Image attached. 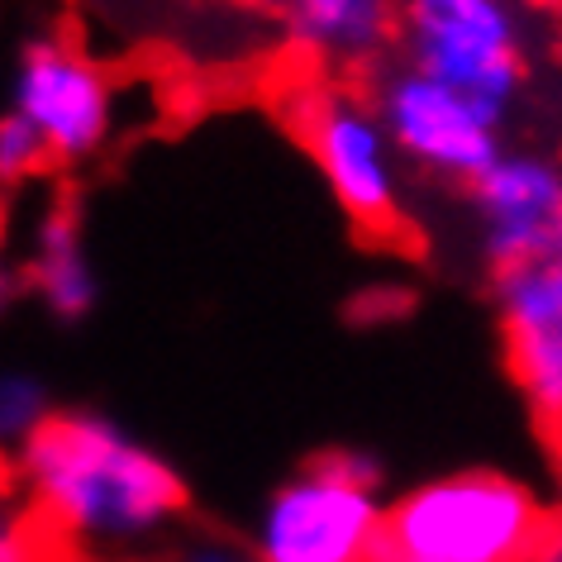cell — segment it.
<instances>
[{
	"label": "cell",
	"instance_id": "cell-6",
	"mask_svg": "<svg viewBox=\"0 0 562 562\" xmlns=\"http://www.w3.org/2000/svg\"><path fill=\"white\" fill-rule=\"evenodd\" d=\"M396 48L411 67L501 120L529 77V24L519 0H396Z\"/></svg>",
	"mask_w": 562,
	"mask_h": 562
},
{
	"label": "cell",
	"instance_id": "cell-14",
	"mask_svg": "<svg viewBox=\"0 0 562 562\" xmlns=\"http://www.w3.org/2000/svg\"><path fill=\"white\" fill-rule=\"evenodd\" d=\"M0 562H44V553H38V519L24 510L5 519V529H0Z\"/></svg>",
	"mask_w": 562,
	"mask_h": 562
},
{
	"label": "cell",
	"instance_id": "cell-1",
	"mask_svg": "<svg viewBox=\"0 0 562 562\" xmlns=\"http://www.w3.org/2000/svg\"><path fill=\"white\" fill-rule=\"evenodd\" d=\"M24 505L87 553H144L187 519V482L134 429L87 405L58 411L10 453Z\"/></svg>",
	"mask_w": 562,
	"mask_h": 562
},
{
	"label": "cell",
	"instance_id": "cell-17",
	"mask_svg": "<svg viewBox=\"0 0 562 562\" xmlns=\"http://www.w3.org/2000/svg\"><path fill=\"white\" fill-rule=\"evenodd\" d=\"M525 10H562V0H519Z\"/></svg>",
	"mask_w": 562,
	"mask_h": 562
},
{
	"label": "cell",
	"instance_id": "cell-10",
	"mask_svg": "<svg viewBox=\"0 0 562 562\" xmlns=\"http://www.w3.org/2000/svg\"><path fill=\"white\" fill-rule=\"evenodd\" d=\"M20 281L53 319H87L95 311L101 277H95V262L87 252V234H81L77 210L48 205L34 220L30 244H24V258H20Z\"/></svg>",
	"mask_w": 562,
	"mask_h": 562
},
{
	"label": "cell",
	"instance_id": "cell-4",
	"mask_svg": "<svg viewBox=\"0 0 562 562\" xmlns=\"http://www.w3.org/2000/svg\"><path fill=\"white\" fill-rule=\"evenodd\" d=\"M382 525V468L353 448H329L262 501L248 543L262 562H376Z\"/></svg>",
	"mask_w": 562,
	"mask_h": 562
},
{
	"label": "cell",
	"instance_id": "cell-13",
	"mask_svg": "<svg viewBox=\"0 0 562 562\" xmlns=\"http://www.w3.org/2000/svg\"><path fill=\"white\" fill-rule=\"evenodd\" d=\"M167 562H262L252 553V543H238L229 533H210V529H191L181 533L172 558Z\"/></svg>",
	"mask_w": 562,
	"mask_h": 562
},
{
	"label": "cell",
	"instance_id": "cell-3",
	"mask_svg": "<svg viewBox=\"0 0 562 562\" xmlns=\"http://www.w3.org/2000/svg\"><path fill=\"white\" fill-rule=\"evenodd\" d=\"M548 525L543 501L519 476L443 472L386 501L376 562H529Z\"/></svg>",
	"mask_w": 562,
	"mask_h": 562
},
{
	"label": "cell",
	"instance_id": "cell-2",
	"mask_svg": "<svg viewBox=\"0 0 562 562\" xmlns=\"http://www.w3.org/2000/svg\"><path fill=\"white\" fill-rule=\"evenodd\" d=\"M505 368L539 419L562 405V162L510 153L468 187Z\"/></svg>",
	"mask_w": 562,
	"mask_h": 562
},
{
	"label": "cell",
	"instance_id": "cell-9",
	"mask_svg": "<svg viewBox=\"0 0 562 562\" xmlns=\"http://www.w3.org/2000/svg\"><path fill=\"white\" fill-rule=\"evenodd\" d=\"M281 20L291 44L334 72L376 67L396 44V0H281Z\"/></svg>",
	"mask_w": 562,
	"mask_h": 562
},
{
	"label": "cell",
	"instance_id": "cell-5",
	"mask_svg": "<svg viewBox=\"0 0 562 562\" xmlns=\"http://www.w3.org/2000/svg\"><path fill=\"white\" fill-rule=\"evenodd\" d=\"M296 124L315 172L325 177L334 205L353 220V229L368 238L401 244L411 238V210H405V158L396 138L376 115L372 95L339 87V81H315L291 101Z\"/></svg>",
	"mask_w": 562,
	"mask_h": 562
},
{
	"label": "cell",
	"instance_id": "cell-12",
	"mask_svg": "<svg viewBox=\"0 0 562 562\" xmlns=\"http://www.w3.org/2000/svg\"><path fill=\"white\" fill-rule=\"evenodd\" d=\"M44 167H53L44 138H38L34 124H24L15 110H5V115H0V177H5V187L34 181Z\"/></svg>",
	"mask_w": 562,
	"mask_h": 562
},
{
	"label": "cell",
	"instance_id": "cell-15",
	"mask_svg": "<svg viewBox=\"0 0 562 562\" xmlns=\"http://www.w3.org/2000/svg\"><path fill=\"white\" fill-rule=\"evenodd\" d=\"M529 562H562V519H558V525H548L539 553H533Z\"/></svg>",
	"mask_w": 562,
	"mask_h": 562
},
{
	"label": "cell",
	"instance_id": "cell-8",
	"mask_svg": "<svg viewBox=\"0 0 562 562\" xmlns=\"http://www.w3.org/2000/svg\"><path fill=\"white\" fill-rule=\"evenodd\" d=\"M10 110L24 124H34L53 167L95 162L120 124L115 81L67 34L24 38L15 72H10Z\"/></svg>",
	"mask_w": 562,
	"mask_h": 562
},
{
	"label": "cell",
	"instance_id": "cell-11",
	"mask_svg": "<svg viewBox=\"0 0 562 562\" xmlns=\"http://www.w3.org/2000/svg\"><path fill=\"white\" fill-rule=\"evenodd\" d=\"M53 415H58V405H53L48 386L38 382L34 372L10 368L0 376V439H5L10 453H15L24 439H34Z\"/></svg>",
	"mask_w": 562,
	"mask_h": 562
},
{
	"label": "cell",
	"instance_id": "cell-7",
	"mask_svg": "<svg viewBox=\"0 0 562 562\" xmlns=\"http://www.w3.org/2000/svg\"><path fill=\"white\" fill-rule=\"evenodd\" d=\"M368 95L382 124L391 130V138H396L405 167H415V172H425L434 181L476 187L505 153L501 115H491L472 95L419 72L405 58L376 67Z\"/></svg>",
	"mask_w": 562,
	"mask_h": 562
},
{
	"label": "cell",
	"instance_id": "cell-16",
	"mask_svg": "<svg viewBox=\"0 0 562 562\" xmlns=\"http://www.w3.org/2000/svg\"><path fill=\"white\" fill-rule=\"evenodd\" d=\"M543 425H548V439H553V453H558V468H562V405H558L553 419H543Z\"/></svg>",
	"mask_w": 562,
	"mask_h": 562
}]
</instances>
